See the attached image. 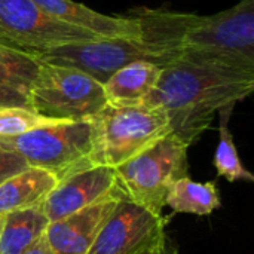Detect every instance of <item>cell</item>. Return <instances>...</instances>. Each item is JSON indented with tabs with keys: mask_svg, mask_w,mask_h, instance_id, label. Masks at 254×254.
Instances as JSON below:
<instances>
[{
	"mask_svg": "<svg viewBox=\"0 0 254 254\" xmlns=\"http://www.w3.org/2000/svg\"><path fill=\"white\" fill-rule=\"evenodd\" d=\"M121 198L118 189L95 205L51 222L45 235L54 254H88Z\"/></svg>",
	"mask_w": 254,
	"mask_h": 254,
	"instance_id": "obj_11",
	"label": "cell"
},
{
	"mask_svg": "<svg viewBox=\"0 0 254 254\" xmlns=\"http://www.w3.org/2000/svg\"><path fill=\"white\" fill-rule=\"evenodd\" d=\"M45 63L77 68L100 83H106L119 68L134 61L158 65L153 49L141 39H97L63 45L39 52Z\"/></svg>",
	"mask_w": 254,
	"mask_h": 254,
	"instance_id": "obj_8",
	"label": "cell"
},
{
	"mask_svg": "<svg viewBox=\"0 0 254 254\" xmlns=\"http://www.w3.org/2000/svg\"><path fill=\"white\" fill-rule=\"evenodd\" d=\"M0 146L16 153L28 167L42 168L61 182L91 168L88 156L92 147L91 121H63L27 134L0 138Z\"/></svg>",
	"mask_w": 254,
	"mask_h": 254,
	"instance_id": "obj_5",
	"label": "cell"
},
{
	"mask_svg": "<svg viewBox=\"0 0 254 254\" xmlns=\"http://www.w3.org/2000/svg\"><path fill=\"white\" fill-rule=\"evenodd\" d=\"M27 167L28 165L22 158L0 146V183L25 170Z\"/></svg>",
	"mask_w": 254,
	"mask_h": 254,
	"instance_id": "obj_20",
	"label": "cell"
},
{
	"mask_svg": "<svg viewBox=\"0 0 254 254\" xmlns=\"http://www.w3.org/2000/svg\"><path fill=\"white\" fill-rule=\"evenodd\" d=\"M0 107H30L28 94L0 85Z\"/></svg>",
	"mask_w": 254,
	"mask_h": 254,
	"instance_id": "obj_21",
	"label": "cell"
},
{
	"mask_svg": "<svg viewBox=\"0 0 254 254\" xmlns=\"http://www.w3.org/2000/svg\"><path fill=\"white\" fill-rule=\"evenodd\" d=\"M116 190L115 168L91 167L63 179L40 208L51 223L98 204Z\"/></svg>",
	"mask_w": 254,
	"mask_h": 254,
	"instance_id": "obj_10",
	"label": "cell"
},
{
	"mask_svg": "<svg viewBox=\"0 0 254 254\" xmlns=\"http://www.w3.org/2000/svg\"><path fill=\"white\" fill-rule=\"evenodd\" d=\"M42 63L39 54L0 42V85L28 94Z\"/></svg>",
	"mask_w": 254,
	"mask_h": 254,
	"instance_id": "obj_17",
	"label": "cell"
},
{
	"mask_svg": "<svg viewBox=\"0 0 254 254\" xmlns=\"http://www.w3.org/2000/svg\"><path fill=\"white\" fill-rule=\"evenodd\" d=\"M220 205L222 199L214 182L199 183L188 176L176 180L165 196V207L174 213L208 216Z\"/></svg>",
	"mask_w": 254,
	"mask_h": 254,
	"instance_id": "obj_16",
	"label": "cell"
},
{
	"mask_svg": "<svg viewBox=\"0 0 254 254\" xmlns=\"http://www.w3.org/2000/svg\"><path fill=\"white\" fill-rule=\"evenodd\" d=\"M232 110H234V107H226L219 112V121H220L219 144L214 152L213 165L217 171V176L225 177L231 183L238 182V180L254 182V176L243 165V162L240 159V155H238V150H237V146L234 141V135L228 125Z\"/></svg>",
	"mask_w": 254,
	"mask_h": 254,
	"instance_id": "obj_18",
	"label": "cell"
},
{
	"mask_svg": "<svg viewBox=\"0 0 254 254\" xmlns=\"http://www.w3.org/2000/svg\"><path fill=\"white\" fill-rule=\"evenodd\" d=\"M146 254H179V250H177L176 244L167 237V240L161 246H158L156 249L150 250L149 253Z\"/></svg>",
	"mask_w": 254,
	"mask_h": 254,
	"instance_id": "obj_23",
	"label": "cell"
},
{
	"mask_svg": "<svg viewBox=\"0 0 254 254\" xmlns=\"http://www.w3.org/2000/svg\"><path fill=\"white\" fill-rule=\"evenodd\" d=\"M89 121L92 127L89 167L118 168L171 132L167 113L149 104H107Z\"/></svg>",
	"mask_w": 254,
	"mask_h": 254,
	"instance_id": "obj_3",
	"label": "cell"
},
{
	"mask_svg": "<svg viewBox=\"0 0 254 254\" xmlns=\"http://www.w3.org/2000/svg\"><path fill=\"white\" fill-rule=\"evenodd\" d=\"M128 15L140 22L143 40L153 49L159 67L183 52L205 54L254 67V0H240L213 15L150 7H137Z\"/></svg>",
	"mask_w": 254,
	"mask_h": 254,
	"instance_id": "obj_2",
	"label": "cell"
},
{
	"mask_svg": "<svg viewBox=\"0 0 254 254\" xmlns=\"http://www.w3.org/2000/svg\"><path fill=\"white\" fill-rule=\"evenodd\" d=\"M168 217L121 198L88 254H146L167 240Z\"/></svg>",
	"mask_w": 254,
	"mask_h": 254,
	"instance_id": "obj_9",
	"label": "cell"
},
{
	"mask_svg": "<svg viewBox=\"0 0 254 254\" xmlns=\"http://www.w3.org/2000/svg\"><path fill=\"white\" fill-rule=\"evenodd\" d=\"M188 149L185 141L170 132L115 168L122 196L156 214H164L168 189L176 180L188 176Z\"/></svg>",
	"mask_w": 254,
	"mask_h": 254,
	"instance_id": "obj_4",
	"label": "cell"
},
{
	"mask_svg": "<svg viewBox=\"0 0 254 254\" xmlns=\"http://www.w3.org/2000/svg\"><path fill=\"white\" fill-rule=\"evenodd\" d=\"M28 103L45 118L71 122L88 121L107 106L103 83L77 68L45 61L28 91Z\"/></svg>",
	"mask_w": 254,
	"mask_h": 254,
	"instance_id": "obj_6",
	"label": "cell"
},
{
	"mask_svg": "<svg viewBox=\"0 0 254 254\" xmlns=\"http://www.w3.org/2000/svg\"><path fill=\"white\" fill-rule=\"evenodd\" d=\"M254 91V67L198 52H183L161 67L156 88L143 104L161 107L171 132L189 147L216 113Z\"/></svg>",
	"mask_w": 254,
	"mask_h": 254,
	"instance_id": "obj_1",
	"label": "cell"
},
{
	"mask_svg": "<svg viewBox=\"0 0 254 254\" xmlns=\"http://www.w3.org/2000/svg\"><path fill=\"white\" fill-rule=\"evenodd\" d=\"M49 220L40 207L12 211L3 216L0 254L25 253L46 232Z\"/></svg>",
	"mask_w": 254,
	"mask_h": 254,
	"instance_id": "obj_15",
	"label": "cell"
},
{
	"mask_svg": "<svg viewBox=\"0 0 254 254\" xmlns=\"http://www.w3.org/2000/svg\"><path fill=\"white\" fill-rule=\"evenodd\" d=\"M22 254H54L48 240H46V235H43L42 238H39L25 253Z\"/></svg>",
	"mask_w": 254,
	"mask_h": 254,
	"instance_id": "obj_22",
	"label": "cell"
},
{
	"mask_svg": "<svg viewBox=\"0 0 254 254\" xmlns=\"http://www.w3.org/2000/svg\"><path fill=\"white\" fill-rule=\"evenodd\" d=\"M161 67L150 61H134L119 68L103 85L109 106L143 104L158 85Z\"/></svg>",
	"mask_w": 254,
	"mask_h": 254,
	"instance_id": "obj_14",
	"label": "cell"
},
{
	"mask_svg": "<svg viewBox=\"0 0 254 254\" xmlns=\"http://www.w3.org/2000/svg\"><path fill=\"white\" fill-rule=\"evenodd\" d=\"M51 16L101 39H141L140 22L131 15H107L74 0H34Z\"/></svg>",
	"mask_w": 254,
	"mask_h": 254,
	"instance_id": "obj_12",
	"label": "cell"
},
{
	"mask_svg": "<svg viewBox=\"0 0 254 254\" xmlns=\"http://www.w3.org/2000/svg\"><path fill=\"white\" fill-rule=\"evenodd\" d=\"M57 122L45 118L30 107H0V138H10L27 134Z\"/></svg>",
	"mask_w": 254,
	"mask_h": 254,
	"instance_id": "obj_19",
	"label": "cell"
},
{
	"mask_svg": "<svg viewBox=\"0 0 254 254\" xmlns=\"http://www.w3.org/2000/svg\"><path fill=\"white\" fill-rule=\"evenodd\" d=\"M1 225H3V216H0V231H1Z\"/></svg>",
	"mask_w": 254,
	"mask_h": 254,
	"instance_id": "obj_24",
	"label": "cell"
},
{
	"mask_svg": "<svg viewBox=\"0 0 254 254\" xmlns=\"http://www.w3.org/2000/svg\"><path fill=\"white\" fill-rule=\"evenodd\" d=\"M58 183L52 173L27 167L0 183V216L40 207Z\"/></svg>",
	"mask_w": 254,
	"mask_h": 254,
	"instance_id": "obj_13",
	"label": "cell"
},
{
	"mask_svg": "<svg viewBox=\"0 0 254 254\" xmlns=\"http://www.w3.org/2000/svg\"><path fill=\"white\" fill-rule=\"evenodd\" d=\"M101 39L68 25L34 0H0V42L30 52H43L63 45Z\"/></svg>",
	"mask_w": 254,
	"mask_h": 254,
	"instance_id": "obj_7",
	"label": "cell"
}]
</instances>
